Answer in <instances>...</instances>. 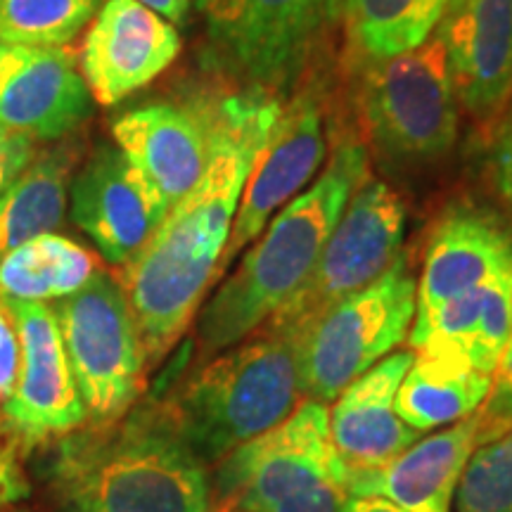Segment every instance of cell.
Listing matches in <instances>:
<instances>
[{
    "mask_svg": "<svg viewBox=\"0 0 512 512\" xmlns=\"http://www.w3.org/2000/svg\"><path fill=\"white\" fill-rule=\"evenodd\" d=\"M280 110L278 100L256 91L216 102L202 178L121 266L119 283L136 316L147 368L176 347L219 275L247 176Z\"/></svg>",
    "mask_w": 512,
    "mask_h": 512,
    "instance_id": "1",
    "label": "cell"
},
{
    "mask_svg": "<svg viewBox=\"0 0 512 512\" xmlns=\"http://www.w3.org/2000/svg\"><path fill=\"white\" fill-rule=\"evenodd\" d=\"M46 484L55 512H211L214 494L164 401L57 439Z\"/></svg>",
    "mask_w": 512,
    "mask_h": 512,
    "instance_id": "2",
    "label": "cell"
},
{
    "mask_svg": "<svg viewBox=\"0 0 512 512\" xmlns=\"http://www.w3.org/2000/svg\"><path fill=\"white\" fill-rule=\"evenodd\" d=\"M363 181L366 147L342 140L318 181L273 216L264 238L202 309L197 335L204 358L247 339L302 287Z\"/></svg>",
    "mask_w": 512,
    "mask_h": 512,
    "instance_id": "3",
    "label": "cell"
},
{
    "mask_svg": "<svg viewBox=\"0 0 512 512\" xmlns=\"http://www.w3.org/2000/svg\"><path fill=\"white\" fill-rule=\"evenodd\" d=\"M256 332L202 363L164 401L185 444L207 467L280 425L302 399L294 344Z\"/></svg>",
    "mask_w": 512,
    "mask_h": 512,
    "instance_id": "4",
    "label": "cell"
},
{
    "mask_svg": "<svg viewBox=\"0 0 512 512\" xmlns=\"http://www.w3.org/2000/svg\"><path fill=\"white\" fill-rule=\"evenodd\" d=\"M211 491L228 512H342L349 470L332 444L325 403L302 401L273 430L228 453Z\"/></svg>",
    "mask_w": 512,
    "mask_h": 512,
    "instance_id": "5",
    "label": "cell"
},
{
    "mask_svg": "<svg viewBox=\"0 0 512 512\" xmlns=\"http://www.w3.org/2000/svg\"><path fill=\"white\" fill-rule=\"evenodd\" d=\"M415 283L406 254L375 283L337 302L294 339L302 396L335 401L351 382L389 356L411 332Z\"/></svg>",
    "mask_w": 512,
    "mask_h": 512,
    "instance_id": "6",
    "label": "cell"
},
{
    "mask_svg": "<svg viewBox=\"0 0 512 512\" xmlns=\"http://www.w3.org/2000/svg\"><path fill=\"white\" fill-rule=\"evenodd\" d=\"M55 318L88 425H107L136 406L147 356L124 287L95 271L81 290L57 299Z\"/></svg>",
    "mask_w": 512,
    "mask_h": 512,
    "instance_id": "7",
    "label": "cell"
},
{
    "mask_svg": "<svg viewBox=\"0 0 512 512\" xmlns=\"http://www.w3.org/2000/svg\"><path fill=\"white\" fill-rule=\"evenodd\" d=\"M361 112L370 140L394 162H434L458 136V98L439 34L366 67Z\"/></svg>",
    "mask_w": 512,
    "mask_h": 512,
    "instance_id": "8",
    "label": "cell"
},
{
    "mask_svg": "<svg viewBox=\"0 0 512 512\" xmlns=\"http://www.w3.org/2000/svg\"><path fill=\"white\" fill-rule=\"evenodd\" d=\"M406 233V204L382 181H363L302 287L261 325L294 344L313 320L394 264Z\"/></svg>",
    "mask_w": 512,
    "mask_h": 512,
    "instance_id": "9",
    "label": "cell"
},
{
    "mask_svg": "<svg viewBox=\"0 0 512 512\" xmlns=\"http://www.w3.org/2000/svg\"><path fill=\"white\" fill-rule=\"evenodd\" d=\"M216 60L266 93L292 86L342 0H197Z\"/></svg>",
    "mask_w": 512,
    "mask_h": 512,
    "instance_id": "10",
    "label": "cell"
},
{
    "mask_svg": "<svg viewBox=\"0 0 512 512\" xmlns=\"http://www.w3.org/2000/svg\"><path fill=\"white\" fill-rule=\"evenodd\" d=\"M512 427V392L494 382L486 401L446 430L418 439L392 463L349 472V496H380L406 512H451L467 460L477 446Z\"/></svg>",
    "mask_w": 512,
    "mask_h": 512,
    "instance_id": "11",
    "label": "cell"
},
{
    "mask_svg": "<svg viewBox=\"0 0 512 512\" xmlns=\"http://www.w3.org/2000/svg\"><path fill=\"white\" fill-rule=\"evenodd\" d=\"M5 302L17 323L22 363L15 392L3 403V430L15 446L36 448L79 430L88 415L53 306L12 297Z\"/></svg>",
    "mask_w": 512,
    "mask_h": 512,
    "instance_id": "12",
    "label": "cell"
},
{
    "mask_svg": "<svg viewBox=\"0 0 512 512\" xmlns=\"http://www.w3.org/2000/svg\"><path fill=\"white\" fill-rule=\"evenodd\" d=\"M114 143L131 162L162 216L200 181L214 143V107L150 102L112 124Z\"/></svg>",
    "mask_w": 512,
    "mask_h": 512,
    "instance_id": "13",
    "label": "cell"
},
{
    "mask_svg": "<svg viewBox=\"0 0 512 512\" xmlns=\"http://www.w3.org/2000/svg\"><path fill=\"white\" fill-rule=\"evenodd\" d=\"M325 128L323 112L313 95H299L280 110L264 147L254 159L230 238L219 264V273L230 266L233 256L264 233L268 221L302 192L323 166Z\"/></svg>",
    "mask_w": 512,
    "mask_h": 512,
    "instance_id": "14",
    "label": "cell"
},
{
    "mask_svg": "<svg viewBox=\"0 0 512 512\" xmlns=\"http://www.w3.org/2000/svg\"><path fill=\"white\" fill-rule=\"evenodd\" d=\"M181 53L176 27L136 0H107L81 48V74L100 105L145 88Z\"/></svg>",
    "mask_w": 512,
    "mask_h": 512,
    "instance_id": "15",
    "label": "cell"
},
{
    "mask_svg": "<svg viewBox=\"0 0 512 512\" xmlns=\"http://www.w3.org/2000/svg\"><path fill=\"white\" fill-rule=\"evenodd\" d=\"M93 112L74 55L64 48H19L0 67V126L36 140H60Z\"/></svg>",
    "mask_w": 512,
    "mask_h": 512,
    "instance_id": "16",
    "label": "cell"
},
{
    "mask_svg": "<svg viewBox=\"0 0 512 512\" xmlns=\"http://www.w3.org/2000/svg\"><path fill=\"white\" fill-rule=\"evenodd\" d=\"M69 207L72 221L114 266H124L164 219L117 145H100L81 166L69 185Z\"/></svg>",
    "mask_w": 512,
    "mask_h": 512,
    "instance_id": "17",
    "label": "cell"
},
{
    "mask_svg": "<svg viewBox=\"0 0 512 512\" xmlns=\"http://www.w3.org/2000/svg\"><path fill=\"white\" fill-rule=\"evenodd\" d=\"M437 34L460 105L477 117L501 110L512 98V0H451Z\"/></svg>",
    "mask_w": 512,
    "mask_h": 512,
    "instance_id": "18",
    "label": "cell"
},
{
    "mask_svg": "<svg viewBox=\"0 0 512 512\" xmlns=\"http://www.w3.org/2000/svg\"><path fill=\"white\" fill-rule=\"evenodd\" d=\"M512 271V230L489 211L458 204L434 226L427 240L415 292V318L448 299Z\"/></svg>",
    "mask_w": 512,
    "mask_h": 512,
    "instance_id": "19",
    "label": "cell"
},
{
    "mask_svg": "<svg viewBox=\"0 0 512 512\" xmlns=\"http://www.w3.org/2000/svg\"><path fill=\"white\" fill-rule=\"evenodd\" d=\"M413 356V351L384 356L335 399L330 437L349 472L392 463L418 441L420 434L396 413V392Z\"/></svg>",
    "mask_w": 512,
    "mask_h": 512,
    "instance_id": "20",
    "label": "cell"
},
{
    "mask_svg": "<svg viewBox=\"0 0 512 512\" xmlns=\"http://www.w3.org/2000/svg\"><path fill=\"white\" fill-rule=\"evenodd\" d=\"M512 332V271L496 275L425 316L413 318L415 354L494 375Z\"/></svg>",
    "mask_w": 512,
    "mask_h": 512,
    "instance_id": "21",
    "label": "cell"
},
{
    "mask_svg": "<svg viewBox=\"0 0 512 512\" xmlns=\"http://www.w3.org/2000/svg\"><path fill=\"white\" fill-rule=\"evenodd\" d=\"M491 389L494 375L415 354L396 392V413L418 434L432 432L475 413Z\"/></svg>",
    "mask_w": 512,
    "mask_h": 512,
    "instance_id": "22",
    "label": "cell"
},
{
    "mask_svg": "<svg viewBox=\"0 0 512 512\" xmlns=\"http://www.w3.org/2000/svg\"><path fill=\"white\" fill-rule=\"evenodd\" d=\"M72 166L74 152L69 147L41 152L5 188L0 195V259L60 226L69 200Z\"/></svg>",
    "mask_w": 512,
    "mask_h": 512,
    "instance_id": "23",
    "label": "cell"
},
{
    "mask_svg": "<svg viewBox=\"0 0 512 512\" xmlns=\"http://www.w3.org/2000/svg\"><path fill=\"white\" fill-rule=\"evenodd\" d=\"M451 0H342L349 53L370 64L420 48L437 34Z\"/></svg>",
    "mask_w": 512,
    "mask_h": 512,
    "instance_id": "24",
    "label": "cell"
},
{
    "mask_svg": "<svg viewBox=\"0 0 512 512\" xmlns=\"http://www.w3.org/2000/svg\"><path fill=\"white\" fill-rule=\"evenodd\" d=\"M98 271L86 247L57 233L38 235L0 259V294L24 302H57Z\"/></svg>",
    "mask_w": 512,
    "mask_h": 512,
    "instance_id": "25",
    "label": "cell"
},
{
    "mask_svg": "<svg viewBox=\"0 0 512 512\" xmlns=\"http://www.w3.org/2000/svg\"><path fill=\"white\" fill-rule=\"evenodd\" d=\"M102 0H0V43L64 48L98 15Z\"/></svg>",
    "mask_w": 512,
    "mask_h": 512,
    "instance_id": "26",
    "label": "cell"
},
{
    "mask_svg": "<svg viewBox=\"0 0 512 512\" xmlns=\"http://www.w3.org/2000/svg\"><path fill=\"white\" fill-rule=\"evenodd\" d=\"M453 503L456 512H512V427L475 448Z\"/></svg>",
    "mask_w": 512,
    "mask_h": 512,
    "instance_id": "27",
    "label": "cell"
},
{
    "mask_svg": "<svg viewBox=\"0 0 512 512\" xmlns=\"http://www.w3.org/2000/svg\"><path fill=\"white\" fill-rule=\"evenodd\" d=\"M19 363H22V344H19L17 323L8 302L0 294V403L8 401L15 392Z\"/></svg>",
    "mask_w": 512,
    "mask_h": 512,
    "instance_id": "28",
    "label": "cell"
},
{
    "mask_svg": "<svg viewBox=\"0 0 512 512\" xmlns=\"http://www.w3.org/2000/svg\"><path fill=\"white\" fill-rule=\"evenodd\" d=\"M36 155L34 140L0 126V195Z\"/></svg>",
    "mask_w": 512,
    "mask_h": 512,
    "instance_id": "29",
    "label": "cell"
},
{
    "mask_svg": "<svg viewBox=\"0 0 512 512\" xmlns=\"http://www.w3.org/2000/svg\"><path fill=\"white\" fill-rule=\"evenodd\" d=\"M494 181L498 195L512 211V107L505 114L494 145Z\"/></svg>",
    "mask_w": 512,
    "mask_h": 512,
    "instance_id": "30",
    "label": "cell"
},
{
    "mask_svg": "<svg viewBox=\"0 0 512 512\" xmlns=\"http://www.w3.org/2000/svg\"><path fill=\"white\" fill-rule=\"evenodd\" d=\"M29 494L27 477L19 470V463L12 448L0 446V508L17 503L19 498Z\"/></svg>",
    "mask_w": 512,
    "mask_h": 512,
    "instance_id": "31",
    "label": "cell"
},
{
    "mask_svg": "<svg viewBox=\"0 0 512 512\" xmlns=\"http://www.w3.org/2000/svg\"><path fill=\"white\" fill-rule=\"evenodd\" d=\"M136 3L157 12L159 17H164L171 24H181L190 8V0H136Z\"/></svg>",
    "mask_w": 512,
    "mask_h": 512,
    "instance_id": "32",
    "label": "cell"
},
{
    "mask_svg": "<svg viewBox=\"0 0 512 512\" xmlns=\"http://www.w3.org/2000/svg\"><path fill=\"white\" fill-rule=\"evenodd\" d=\"M342 512H406L380 496H349Z\"/></svg>",
    "mask_w": 512,
    "mask_h": 512,
    "instance_id": "33",
    "label": "cell"
},
{
    "mask_svg": "<svg viewBox=\"0 0 512 512\" xmlns=\"http://www.w3.org/2000/svg\"><path fill=\"white\" fill-rule=\"evenodd\" d=\"M496 373H498V382L505 384V387L512 392V332H510L508 344H505V349H503L501 361H498Z\"/></svg>",
    "mask_w": 512,
    "mask_h": 512,
    "instance_id": "34",
    "label": "cell"
},
{
    "mask_svg": "<svg viewBox=\"0 0 512 512\" xmlns=\"http://www.w3.org/2000/svg\"><path fill=\"white\" fill-rule=\"evenodd\" d=\"M8 53H10V46L0 43V67H3V62H5V57H8Z\"/></svg>",
    "mask_w": 512,
    "mask_h": 512,
    "instance_id": "35",
    "label": "cell"
},
{
    "mask_svg": "<svg viewBox=\"0 0 512 512\" xmlns=\"http://www.w3.org/2000/svg\"><path fill=\"white\" fill-rule=\"evenodd\" d=\"M230 512H240V510H230Z\"/></svg>",
    "mask_w": 512,
    "mask_h": 512,
    "instance_id": "36",
    "label": "cell"
}]
</instances>
